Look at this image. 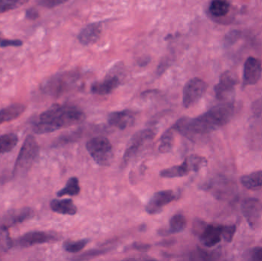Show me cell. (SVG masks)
I'll use <instances>...</instances> for the list:
<instances>
[{
  "label": "cell",
  "instance_id": "cell-37",
  "mask_svg": "<svg viewBox=\"0 0 262 261\" xmlns=\"http://www.w3.org/2000/svg\"><path fill=\"white\" fill-rule=\"evenodd\" d=\"M249 257L252 260L262 261V247L254 248L251 251Z\"/></svg>",
  "mask_w": 262,
  "mask_h": 261
},
{
  "label": "cell",
  "instance_id": "cell-5",
  "mask_svg": "<svg viewBox=\"0 0 262 261\" xmlns=\"http://www.w3.org/2000/svg\"><path fill=\"white\" fill-rule=\"evenodd\" d=\"M208 84L201 78H194L189 80L183 88V104L184 107L189 108L195 105L204 96Z\"/></svg>",
  "mask_w": 262,
  "mask_h": 261
},
{
  "label": "cell",
  "instance_id": "cell-1",
  "mask_svg": "<svg viewBox=\"0 0 262 261\" xmlns=\"http://www.w3.org/2000/svg\"><path fill=\"white\" fill-rule=\"evenodd\" d=\"M235 113L234 101H225L197 117L181 118L172 128L188 139H192L195 136L212 133L219 127L226 126L232 121Z\"/></svg>",
  "mask_w": 262,
  "mask_h": 261
},
{
  "label": "cell",
  "instance_id": "cell-16",
  "mask_svg": "<svg viewBox=\"0 0 262 261\" xmlns=\"http://www.w3.org/2000/svg\"><path fill=\"white\" fill-rule=\"evenodd\" d=\"M107 121L112 127H116L119 130H125L127 127L134 125L135 117L130 110H125L111 113L107 117Z\"/></svg>",
  "mask_w": 262,
  "mask_h": 261
},
{
  "label": "cell",
  "instance_id": "cell-26",
  "mask_svg": "<svg viewBox=\"0 0 262 261\" xmlns=\"http://www.w3.org/2000/svg\"><path fill=\"white\" fill-rule=\"evenodd\" d=\"M185 164L187 167L189 173L190 172H199L202 168L207 165V159L203 156L198 155H191L184 160Z\"/></svg>",
  "mask_w": 262,
  "mask_h": 261
},
{
  "label": "cell",
  "instance_id": "cell-21",
  "mask_svg": "<svg viewBox=\"0 0 262 261\" xmlns=\"http://www.w3.org/2000/svg\"><path fill=\"white\" fill-rule=\"evenodd\" d=\"M186 227V219L183 215H175L169 221V228L168 230L162 229L159 231L160 235H169L182 232Z\"/></svg>",
  "mask_w": 262,
  "mask_h": 261
},
{
  "label": "cell",
  "instance_id": "cell-8",
  "mask_svg": "<svg viewBox=\"0 0 262 261\" xmlns=\"http://www.w3.org/2000/svg\"><path fill=\"white\" fill-rule=\"evenodd\" d=\"M77 80L76 74L64 73L55 75L45 83L44 88L52 94H59L69 88Z\"/></svg>",
  "mask_w": 262,
  "mask_h": 261
},
{
  "label": "cell",
  "instance_id": "cell-9",
  "mask_svg": "<svg viewBox=\"0 0 262 261\" xmlns=\"http://www.w3.org/2000/svg\"><path fill=\"white\" fill-rule=\"evenodd\" d=\"M238 84V79L232 72L229 70L223 72L220 78V82L214 87L215 97L220 101H225L232 94L235 86Z\"/></svg>",
  "mask_w": 262,
  "mask_h": 261
},
{
  "label": "cell",
  "instance_id": "cell-2",
  "mask_svg": "<svg viewBox=\"0 0 262 261\" xmlns=\"http://www.w3.org/2000/svg\"><path fill=\"white\" fill-rule=\"evenodd\" d=\"M84 118L85 115L78 107L54 104L40 115L34 123L32 130L37 134L52 133L63 127L80 124Z\"/></svg>",
  "mask_w": 262,
  "mask_h": 261
},
{
  "label": "cell",
  "instance_id": "cell-22",
  "mask_svg": "<svg viewBox=\"0 0 262 261\" xmlns=\"http://www.w3.org/2000/svg\"><path fill=\"white\" fill-rule=\"evenodd\" d=\"M240 182L247 189H260L262 188V170L245 175L240 179Z\"/></svg>",
  "mask_w": 262,
  "mask_h": 261
},
{
  "label": "cell",
  "instance_id": "cell-28",
  "mask_svg": "<svg viewBox=\"0 0 262 261\" xmlns=\"http://www.w3.org/2000/svg\"><path fill=\"white\" fill-rule=\"evenodd\" d=\"M13 246V241L9 237V231L6 228H0V256L7 252Z\"/></svg>",
  "mask_w": 262,
  "mask_h": 261
},
{
  "label": "cell",
  "instance_id": "cell-27",
  "mask_svg": "<svg viewBox=\"0 0 262 261\" xmlns=\"http://www.w3.org/2000/svg\"><path fill=\"white\" fill-rule=\"evenodd\" d=\"M173 147V132L172 128L166 130L160 139L159 151L162 153H169Z\"/></svg>",
  "mask_w": 262,
  "mask_h": 261
},
{
  "label": "cell",
  "instance_id": "cell-29",
  "mask_svg": "<svg viewBox=\"0 0 262 261\" xmlns=\"http://www.w3.org/2000/svg\"><path fill=\"white\" fill-rule=\"evenodd\" d=\"M29 0H0V14L19 8Z\"/></svg>",
  "mask_w": 262,
  "mask_h": 261
},
{
  "label": "cell",
  "instance_id": "cell-11",
  "mask_svg": "<svg viewBox=\"0 0 262 261\" xmlns=\"http://www.w3.org/2000/svg\"><path fill=\"white\" fill-rule=\"evenodd\" d=\"M177 199V193L173 190H164L155 193L146 205L148 214L154 215L160 212L166 205Z\"/></svg>",
  "mask_w": 262,
  "mask_h": 261
},
{
  "label": "cell",
  "instance_id": "cell-6",
  "mask_svg": "<svg viewBox=\"0 0 262 261\" xmlns=\"http://www.w3.org/2000/svg\"><path fill=\"white\" fill-rule=\"evenodd\" d=\"M156 133L151 129L140 130L136 133L131 138L130 144L124 155V162H130L138 153L142 147L155 137Z\"/></svg>",
  "mask_w": 262,
  "mask_h": 261
},
{
  "label": "cell",
  "instance_id": "cell-38",
  "mask_svg": "<svg viewBox=\"0 0 262 261\" xmlns=\"http://www.w3.org/2000/svg\"><path fill=\"white\" fill-rule=\"evenodd\" d=\"M151 246L147 244L134 243L132 245L133 249L137 250V251H142V252H146L150 249Z\"/></svg>",
  "mask_w": 262,
  "mask_h": 261
},
{
  "label": "cell",
  "instance_id": "cell-19",
  "mask_svg": "<svg viewBox=\"0 0 262 261\" xmlns=\"http://www.w3.org/2000/svg\"><path fill=\"white\" fill-rule=\"evenodd\" d=\"M26 110V106L21 104H14L0 110V125L19 117Z\"/></svg>",
  "mask_w": 262,
  "mask_h": 261
},
{
  "label": "cell",
  "instance_id": "cell-39",
  "mask_svg": "<svg viewBox=\"0 0 262 261\" xmlns=\"http://www.w3.org/2000/svg\"><path fill=\"white\" fill-rule=\"evenodd\" d=\"M38 16H39V14H38V11H37V9H34V8L28 9L26 11V17L29 18V19L35 20L38 18Z\"/></svg>",
  "mask_w": 262,
  "mask_h": 261
},
{
  "label": "cell",
  "instance_id": "cell-30",
  "mask_svg": "<svg viewBox=\"0 0 262 261\" xmlns=\"http://www.w3.org/2000/svg\"><path fill=\"white\" fill-rule=\"evenodd\" d=\"M219 254L215 252H209L198 248L190 255L191 260H212L218 259Z\"/></svg>",
  "mask_w": 262,
  "mask_h": 261
},
{
  "label": "cell",
  "instance_id": "cell-14",
  "mask_svg": "<svg viewBox=\"0 0 262 261\" xmlns=\"http://www.w3.org/2000/svg\"><path fill=\"white\" fill-rule=\"evenodd\" d=\"M33 216V210L30 208H23L14 210L2 218L0 228H8L17 224L21 223Z\"/></svg>",
  "mask_w": 262,
  "mask_h": 261
},
{
  "label": "cell",
  "instance_id": "cell-15",
  "mask_svg": "<svg viewBox=\"0 0 262 261\" xmlns=\"http://www.w3.org/2000/svg\"><path fill=\"white\" fill-rule=\"evenodd\" d=\"M120 84L121 80L119 77L113 75H107L102 81L94 83L91 90L95 94L107 95L118 88Z\"/></svg>",
  "mask_w": 262,
  "mask_h": 261
},
{
  "label": "cell",
  "instance_id": "cell-34",
  "mask_svg": "<svg viewBox=\"0 0 262 261\" xmlns=\"http://www.w3.org/2000/svg\"><path fill=\"white\" fill-rule=\"evenodd\" d=\"M68 1L69 0H38L37 3H38V5L42 6V7L52 9V8L61 6V5L64 4Z\"/></svg>",
  "mask_w": 262,
  "mask_h": 261
},
{
  "label": "cell",
  "instance_id": "cell-31",
  "mask_svg": "<svg viewBox=\"0 0 262 261\" xmlns=\"http://www.w3.org/2000/svg\"><path fill=\"white\" fill-rule=\"evenodd\" d=\"M89 241L83 239V240L77 241V242H66L64 245V248L67 252L75 254L82 251L87 245Z\"/></svg>",
  "mask_w": 262,
  "mask_h": 261
},
{
  "label": "cell",
  "instance_id": "cell-36",
  "mask_svg": "<svg viewBox=\"0 0 262 261\" xmlns=\"http://www.w3.org/2000/svg\"><path fill=\"white\" fill-rule=\"evenodd\" d=\"M252 111L255 117L258 118L262 115V97L257 99L252 105Z\"/></svg>",
  "mask_w": 262,
  "mask_h": 261
},
{
  "label": "cell",
  "instance_id": "cell-13",
  "mask_svg": "<svg viewBox=\"0 0 262 261\" xmlns=\"http://www.w3.org/2000/svg\"><path fill=\"white\" fill-rule=\"evenodd\" d=\"M200 240L206 248H212L221 242L223 225H206L200 231Z\"/></svg>",
  "mask_w": 262,
  "mask_h": 261
},
{
  "label": "cell",
  "instance_id": "cell-23",
  "mask_svg": "<svg viewBox=\"0 0 262 261\" xmlns=\"http://www.w3.org/2000/svg\"><path fill=\"white\" fill-rule=\"evenodd\" d=\"M189 171L188 170L185 162H183L182 165H174L170 168L165 169L160 173V176L166 179H172V178L183 177L187 176Z\"/></svg>",
  "mask_w": 262,
  "mask_h": 261
},
{
  "label": "cell",
  "instance_id": "cell-17",
  "mask_svg": "<svg viewBox=\"0 0 262 261\" xmlns=\"http://www.w3.org/2000/svg\"><path fill=\"white\" fill-rule=\"evenodd\" d=\"M101 23H92L81 29L78 34V39L83 45H89L96 43L101 37Z\"/></svg>",
  "mask_w": 262,
  "mask_h": 261
},
{
  "label": "cell",
  "instance_id": "cell-32",
  "mask_svg": "<svg viewBox=\"0 0 262 261\" xmlns=\"http://www.w3.org/2000/svg\"><path fill=\"white\" fill-rule=\"evenodd\" d=\"M237 227L235 225L223 226V238L228 243L233 240L234 235L236 232Z\"/></svg>",
  "mask_w": 262,
  "mask_h": 261
},
{
  "label": "cell",
  "instance_id": "cell-25",
  "mask_svg": "<svg viewBox=\"0 0 262 261\" xmlns=\"http://www.w3.org/2000/svg\"><path fill=\"white\" fill-rule=\"evenodd\" d=\"M81 192L79 182L76 177H72L68 180L66 186L57 193L58 197H63L64 196H78Z\"/></svg>",
  "mask_w": 262,
  "mask_h": 261
},
{
  "label": "cell",
  "instance_id": "cell-3",
  "mask_svg": "<svg viewBox=\"0 0 262 261\" xmlns=\"http://www.w3.org/2000/svg\"><path fill=\"white\" fill-rule=\"evenodd\" d=\"M39 152V147L35 138L29 135L25 139L23 147L17 156L14 167L13 175L15 176L26 174L36 159Z\"/></svg>",
  "mask_w": 262,
  "mask_h": 261
},
{
  "label": "cell",
  "instance_id": "cell-4",
  "mask_svg": "<svg viewBox=\"0 0 262 261\" xmlns=\"http://www.w3.org/2000/svg\"><path fill=\"white\" fill-rule=\"evenodd\" d=\"M88 152L94 160L101 167H107L113 158V147L108 139L95 137L89 139L86 144Z\"/></svg>",
  "mask_w": 262,
  "mask_h": 261
},
{
  "label": "cell",
  "instance_id": "cell-20",
  "mask_svg": "<svg viewBox=\"0 0 262 261\" xmlns=\"http://www.w3.org/2000/svg\"><path fill=\"white\" fill-rule=\"evenodd\" d=\"M231 3L229 0H211L209 12L215 18H223L230 12Z\"/></svg>",
  "mask_w": 262,
  "mask_h": 261
},
{
  "label": "cell",
  "instance_id": "cell-35",
  "mask_svg": "<svg viewBox=\"0 0 262 261\" xmlns=\"http://www.w3.org/2000/svg\"><path fill=\"white\" fill-rule=\"evenodd\" d=\"M23 42L18 39H1L0 38V48L20 47Z\"/></svg>",
  "mask_w": 262,
  "mask_h": 261
},
{
  "label": "cell",
  "instance_id": "cell-24",
  "mask_svg": "<svg viewBox=\"0 0 262 261\" xmlns=\"http://www.w3.org/2000/svg\"><path fill=\"white\" fill-rule=\"evenodd\" d=\"M18 138L15 133H6L0 136V154L9 153L18 144Z\"/></svg>",
  "mask_w": 262,
  "mask_h": 261
},
{
  "label": "cell",
  "instance_id": "cell-33",
  "mask_svg": "<svg viewBox=\"0 0 262 261\" xmlns=\"http://www.w3.org/2000/svg\"><path fill=\"white\" fill-rule=\"evenodd\" d=\"M241 37V32L239 31L234 30L231 31L225 38L224 44L226 48L230 47L234 43L236 42Z\"/></svg>",
  "mask_w": 262,
  "mask_h": 261
},
{
  "label": "cell",
  "instance_id": "cell-7",
  "mask_svg": "<svg viewBox=\"0 0 262 261\" xmlns=\"http://www.w3.org/2000/svg\"><path fill=\"white\" fill-rule=\"evenodd\" d=\"M242 212L252 229H256L261 223L262 207L258 199L250 198L243 201Z\"/></svg>",
  "mask_w": 262,
  "mask_h": 261
},
{
  "label": "cell",
  "instance_id": "cell-12",
  "mask_svg": "<svg viewBox=\"0 0 262 261\" xmlns=\"http://www.w3.org/2000/svg\"><path fill=\"white\" fill-rule=\"evenodd\" d=\"M54 241H56V237L53 234L44 231H32L26 233L16 240L13 241V245L21 248H29L34 245L49 243Z\"/></svg>",
  "mask_w": 262,
  "mask_h": 261
},
{
  "label": "cell",
  "instance_id": "cell-18",
  "mask_svg": "<svg viewBox=\"0 0 262 261\" xmlns=\"http://www.w3.org/2000/svg\"><path fill=\"white\" fill-rule=\"evenodd\" d=\"M51 209L58 214L66 215V216H75L78 209L76 205L72 199H66L62 200L54 199L51 202Z\"/></svg>",
  "mask_w": 262,
  "mask_h": 261
},
{
  "label": "cell",
  "instance_id": "cell-10",
  "mask_svg": "<svg viewBox=\"0 0 262 261\" xmlns=\"http://www.w3.org/2000/svg\"><path fill=\"white\" fill-rule=\"evenodd\" d=\"M261 61L255 57L248 58L243 70V87L255 85L261 79Z\"/></svg>",
  "mask_w": 262,
  "mask_h": 261
}]
</instances>
